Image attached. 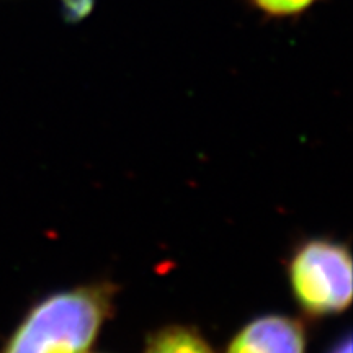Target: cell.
Segmentation results:
<instances>
[{"label": "cell", "instance_id": "cell-1", "mask_svg": "<svg viewBox=\"0 0 353 353\" xmlns=\"http://www.w3.org/2000/svg\"><path fill=\"white\" fill-rule=\"evenodd\" d=\"M117 286L81 285L43 298L26 312L0 353H87L113 314Z\"/></svg>", "mask_w": 353, "mask_h": 353}, {"label": "cell", "instance_id": "cell-4", "mask_svg": "<svg viewBox=\"0 0 353 353\" xmlns=\"http://www.w3.org/2000/svg\"><path fill=\"white\" fill-rule=\"evenodd\" d=\"M143 353H214V350L196 329L167 325L148 339Z\"/></svg>", "mask_w": 353, "mask_h": 353}, {"label": "cell", "instance_id": "cell-5", "mask_svg": "<svg viewBox=\"0 0 353 353\" xmlns=\"http://www.w3.org/2000/svg\"><path fill=\"white\" fill-rule=\"evenodd\" d=\"M260 12L270 17H293L307 10L316 0H250Z\"/></svg>", "mask_w": 353, "mask_h": 353}, {"label": "cell", "instance_id": "cell-3", "mask_svg": "<svg viewBox=\"0 0 353 353\" xmlns=\"http://www.w3.org/2000/svg\"><path fill=\"white\" fill-rule=\"evenodd\" d=\"M306 329L296 317L267 314L245 324L226 353H306Z\"/></svg>", "mask_w": 353, "mask_h": 353}, {"label": "cell", "instance_id": "cell-6", "mask_svg": "<svg viewBox=\"0 0 353 353\" xmlns=\"http://www.w3.org/2000/svg\"><path fill=\"white\" fill-rule=\"evenodd\" d=\"M329 353H352V339L350 335H345V337L341 339L335 345L330 348Z\"/></svg>", "mask_w": 353, "mask_h": 353}, {"label": "cell", "instance_id": "cell-2", "mask_svg": "<svg viewBox=\"0 0 353 353\" xmlns=\"http://www.w3.org/2000/svg\"><path fill=\"white\" fill-rule=\"evenodd\" d=\"M291 294L304 314H342L352 303V255L329 237L307 239L293 250L286 265Z\"/></svg>", "mask_w": 353, "mask_h": 353}]
</instances>
